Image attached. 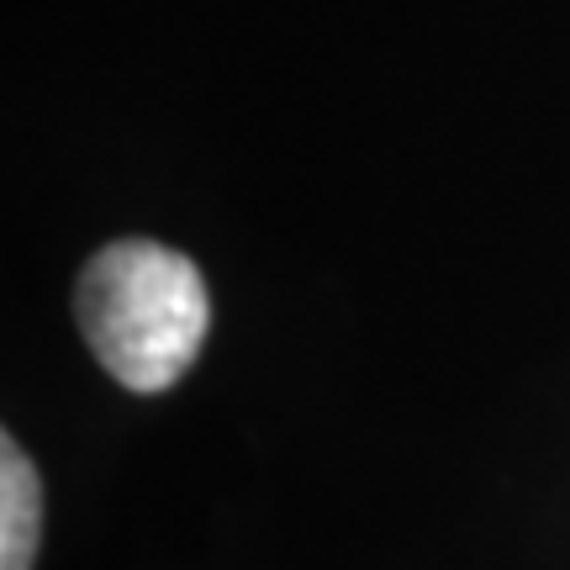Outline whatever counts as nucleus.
I'll use <instances>...</instances> for the list:
<instances>
[{
	"instance_id": "nucleus-1",
	"label": "nucleus",
	"mask_w": 570,
	"mask_h": 570,
	"mask_svg": "<svg viewBox=\"0 0 570 570\" xmlns=\"http://www.w3.org/2000/svg\"><path fill=\"white\" fill-rule=\"evenodd\" d=\"M75 317L106 375L138 396H154L196 365L212 302L202 269L180 248L122 238L85 259Z\"/></svg>"
},
{
	"instance_id": "nucleus-2",
	"label": "nucleus",
	"mask_w": 570,
	"mask_h": 570,
	"mask_svg": "<svg viewBox=\"0 0 570 570\" xmlns=\"http://www.w3.org/2000/svg\"><path fill=\"white\" fill-rule=\"evenodd\" d=\"M42 539V481L21 444L0 439V570H32Z\"/></svg>"
}]
</instances>
